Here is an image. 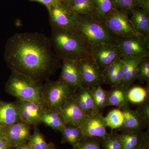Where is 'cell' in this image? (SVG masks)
Here are the masks:
<instances>
[{
  "label": "cell",
  "mask_w": 149,
  "mask_h": 149,
  "mask_svg": "<svg viewBox=\"0 0 149 149\" xmlns=\"http://www.w3.org/2000/svg\"><path fill=\"white\" fill-rule=\"evenodd\" d=\"M120 139L122 149H132L149 140V131H124L120 134Z\"/></svg>",
  "instance_id": "44dd1931"
},
{
  "label": "cell",
  "mask_w": 149,
  "mask_h": 149,
  "mask_svg": "<svg viewBox=\"0 0 149 149\" xmlns=\"http://www.w3.org/2000/svg\"><path fill=\"white\" fill-rule=\"evenodd\" d=\"M116 8L128 13L129 14L137 8V0H114Z\"/></svg>",
  "instance_id": "e575fe53"
},
{
  "label": "cell",
  "mask_w": 149,
  "mask_h": 149,
  "mask_svg": "<svg viewBox=\"0 0 149 149\" xmlns=\"http://www.w3.org/2000/svg\"><path fill=\"white\" fill-rule=\"evenodd\" d=\"M62 143H68L72 147L80 143L84 136L79 126L66 124L61 132Z\"/></svg>",
  "instance_id": "603a6c76"
},
{
  "label": "cell",
  "mask_w": 149,
  "mask_h": 149,
  "mask_svg": "<svg viewBox=\"0 0 149 149\" xmlns=\"http://www.w3.org/2000/svg\"><path fill=\"white\" fill-rule=\"evenodd\" d=\"M133 28L138 35L149 37V13L136 8L129 14Z\"/></svg>",
  "instance_id": "ffe728a7"
},
{
  "label": "cell",
  "mask_w": 149,
  "mask_h": 149,
  "mask_svg": "<svg viewBox=\"0 0 149 149\" xmlns=\"http://www.w3.org/2000/svg\"><path fill=\"white\" fill-rule=\"evenodd\" d=\"M118 60L107 66L102 70V76L104 83L110 85L111 87H114L116 85V77L115 71Z\"/></svg>",
  "instance_id": "4dcf8cb0"
},
{
  "label": "cell",
  "mask_w": 149,
  "mask_h": 149,
  "mask_svg": "<svg viewBox=\"0 0 149 149\" xmlns=\"http://www.w3.org/2000/svg\"><path fill=\"white\" fill-rule=\"evenodd\" d=\"M107 27L116 37H125L139 35L136 33L126 12L115 8L108 14L104 20Z\"/></svg>",
  "instance_id": "8992f818"
},
{
  "label": "cell",
  "mask_w": 149,
  "mask_h": 149,
  "mask_svg": "<svg viewBox=\"0 0 149 149\" xmlns=\"http://www.w3.org/2000/svg\"><path fill=\"white\" fill-rule=\"evenodd\" d=\"M47 149H58L57 148H56L55 146L53 143L52 142L49 143H48V146Z\"/></svg>",
  "instance_id": "bcb514c9"
},
{
  "label": "cell",
  "mask_w": 149,
  "mask_h": 149,
  "mask_svg": "<svg viewBox=\"0 0 149 149\" xmlns=\"http://www.w3.org/2000/svg\"><path fill=\"white\" fill-rule=\"evenodd\" d=\"M97 16L104 21L111 11L116 8L114 0H92Z\"/></svg>",
  "instance_id": "d4e9b609"
},
{
  "label": "cell",
  "mask_w": 149,
  "mask_h": 149,
  "mask_svg": "<svg viewBox=\"0 0 149 149\" xmlns=\"http://www.w3.org/2000/svg\"><path fill=\"white\" fill-rule=\"evenodd\" d=\"M105 117L108 127L112 129H119L124 121L123 113L119 108L112 110Z\"/></svg>",
  "instance_id": "f1b7e54d"
},
{
  "label": "cell",
  "mask_w": 149,
  "mask_h": 149,
  "mask_svg": "<svg viewBox=\"0 0 149 149\" xmlns=\"http://www.w3.org/2000/svg\"><path fill=\"white\" fill-rule=\"evenodd\" d=\"M0 149H13L6 137L0 138Z\"/></svg>",
  "instance_id": "ab89813d"
},
{
  "label": "cell",
  "mask_w": 149,
  "mask_h": 149,
  "mask_svg": "<svg viewBox=\"0 0 149 149\" xmlns=\"http://www.w3.org/2000/svg\"><path fill=\"white\" fill-rule=\"evenodd\" d=\"M83 86L91 88L104 83L102 70L91 56L78 61Z\"/></svg>",
  "instance_id": "8fae6325"
},
{
  "label": "cell",
  "mask_w": 149,
  "mask_h": 149,
  "mask_svg": "<svg viewBox=\"0 0 149 149\" xmlns=\"http://www.w3.org/2000/svg\"><path fill=\"white\" fill-rule=\"evenodd\" d=\"M147 94L144 88L135 86L129 88L128 93V102L134 104H140L146 100Z\"/></svg>",
  "instance_id": "f546056e"
},
{
  "label": "cell",
  "mask_w": 149,
  "mask_h": 149,
  "mask_svg": "<svg viewBox=\"0 0 149 149\" xmlns=\"http://www.w3.org/2000/svg\"><path fill=\"white\" fill-rule=\"evenodd\" d=\"M90 89L97 111L101 112L106 107L107 91L102 88L101 85L92 87Z\"/></svg>",
  "instance_id": "484cf974"
},
{
  "label": "cell",
  "mask_w": 149,
  "mask_h": 149,
  "mask_svg": "<svg viewBox=\"0 0 149 149\" xmlns=\"http://www.w3.org/2000/svg\"><path fill=\"white\" fill-rule=\"evenodd\" d=\"M101 149H122L120 134L117 131L108 133L101 141Z\"/></svg>",
  "instance_id": "4316f807"
},
{
  "label": "cell",
  "mask_w": 149,
  "mask_h": 149,
  "mask_svg": "<svg viewBox=\"0 0 149 149\" xmlns=\"http://www.w3.org/2000/svg\"><path fill=\"white\" fill-rule=\"evenodd\" d=\"M139 105L136 111L149 126V102L145 101Z\"/></svg>",
  "instance_id": "d590c367"
},
{
  "label": "cell",
  "mask_w": 149,
  "mask_h": 149,
  "mask_svg": "<svg viewBox=\"0 0 149 149\" xmlns=\"http://www.w3.org/2000/svg\"><path fill=\"white\" fill-rule=\"evenodd\" d=\"M137 8L149 13V0H137Z\"/></svg>",
  "instance_id": "f35d334b"
},
{
  "label": "cell",
  "mask_w": 149,
  "mask_h": 149,
  "mask_svg": "<svg viewBox=\"0 0 149 149\" xmlns=\"http://www.w3.org/2000/svg\"><path fill=\"white\" fill-rule=\"evenodd\" d=\"M132 149H149V140L136 146Z\"/></svg>",
  "instance_id": "60d3db41"
},
{
  "label": "cell",
  "mask_w": 149,
  "mask_h": 149,
  "mask_svg": "<svg viewBox=\"0 0 149 149\" xmlns=\"http://www.w3.org/2000/svg\"><path fill=\"white\" fill-rule=\"evenodd\" d=\"M59 112L65 125L78 126L80 121L87 115L80 109L73 97L65 103Z\"/></svg>",
  "instance_id": "2e32d148"
},
{
  "label": "cell",
  "mask_w": 149,
  "mask_h": 149,
  "mask_svg": "<svg viewBox=\"0 0 149 149\" xmlns=\"http://www.w3.org/2000/svg\"><path fill=\"white\" fill-rule=\"evenodd\" d=\"M31 2H35L42 4L46 7L47 9L61 3L60 0H29Z\"/></svg>",
  "instance_id": "74e56055"
},
{
  "label": "cell",
  "mask_w": 149,
  "mask_h": 149,
  "mask_svg": "<svg viewBox=\"0 0 149 149\" xmlns=\"http://www.w3.org/2000/svg\"><path fill=\"white\" fill-rule=\"evenodd\" d=\"M66 7L75 15H97L92 0H73Z\"/></svg>",
  "instance_id": "cb8c5ba5"
},
{
  "label": "cell",
  "mask_w": 149,
  "mask_h": 149,
  "mask_svg": "<svg viewBox=\"0 0 149 149\" xmlns=\"http://www.w3.org/2000/svg\"><path fill=\"white\" fill-rule=\"evenodd\" d=\"M146 83V85L144 88L147 94L146 100V101L149 102V82H147Z\"/></svg>",
  "instance_id": "7bdbcfd3"
},
{
  "label": "cell",
  "mask_w": 149,
  "mask_h": 149,
  "mask_svg": "<svg viewBox=\"0 0 149 149\" xmlns=\"http://www.w3.org/2000/svg\"><path fill=\"white\" fill-rule=\"evenodd\" d=\"M138 72V79L140 82H149V57L144 58L139 62Z\"/></svg>",
  "instance_id": "836d02e7"
},
{
  "label": "cell",
  "mask_w": 149,
  "mask_h": 149,
  "mask_svg": "<svg viewBox=\"0 0 149 149\" xmlns=\"http://www.w3.org/2000/svg\"><path fill=\"white\" fill-rule=\"evenodd\" d=\"M73 0H60L61 2L65 7L68 6Z\"/></svg>",
  "instance_id": "f6af8a7d"
},
{
  "label": "cell",
  "mask_w": 149,
  "mask_h": 149,
  "mask_svg": "<svg viewBox=\"0 0 149 149\" xmlns=\"http://www.w3.org/2000/svg\"><path fill=\"white\" fill-rule=\"evenodd\" d=\"M5 137L13 148L27 143L31 136L30 125L22 122L5 127Z\"/></svg>",
  "instance_id": "5bb4252c"
},
{
  "label": "cell",
  "mask_w": 149,
  "mask_h": 149,
  "mask_svg": "<svg viewBox=\"0 0 149 149\" xmlns=\"http://www.w3.org/2000/svg\"><path fill=\"white\" fill-rule=\"evenodd\" d=\"M52 28L72 31L75 24L76 15L62 3L47 9Z\"/></svg>",
  "instance_id": "30bf717a"
},
{
  "label": "cell",
  "mask_w": 149,
  "mask_h": 149,
  "mask_svg": "<svg viewBox=\"0 0 149 149\" xmlns=\"http://www.w3.org/2000/svg\"><path fill=\"white\" fill-rule=\"evenodd\" d=\"M90 55L102 70L121 58L116 42L96 46L91 51Z\"/></svg>",
  "instance_id": "9c48e42d"
},
{
  "label": "cell",
  "mask_w": 149,
  "mask_h": 149,
  "mask_svg": "<svg viewBox=\"0 0 149 149\" xmlns=\"http://www.w3.org/2000/svg\"><path fill=\"white\" fill-rule=\"evenodd\" d=\"M116 42L121 58L149 57V37L137 35L129 37H117Z\"/></svg>",
  "instance_id": "52a82bcc"
},
{
  "label": "cell",
  "mask_w": 149,
  "mask_h": 149,
  "mask_svg": "<svg viewBox=\"0 0 149 149\" xmlns=\"http://www.w3.org/2000/svg\"><path fill=\"white\" fill-rule=\"evenodd\" d=\"M42 123L55 131L61 132L65 124L59 112L44 108L41 113Z\"/></svg>",
  "instance_id": "7402d4cb"
},
{
  "label": "cell",
  "mask_w": 149,
  "mask_h": 149,
  "mask_svg": "<svg viewBox=\"0 0 149 149\" xmlns=\"http://www.w3.org/2000/svg\"><path fill=\"white\" fill-rule=\"evenodd\" d=\"M115 74L116 77V83L115 86L121 85L122 84L123 74H124L123 63L121 58H119L117 61Z\"/></svg>",
  "instance_id": "8d00e7d4"
},
{
  "label": "cell",
  "mask_w": 149,
  "mask_h": 149,
  "mask_svg": "<svg viewBox=\"0 0 149 149\" xmlns=\"http://www.w3.org/2000/svg\"><path fill=\"white\" fill-rule=\"evenodd\" d=\"M15 103L18 107L22 122L35 126L42 123L41 113L44 108L43 105L17 99Z\"/></svg>",
  "instance_id": "7c38bea8"
},
{
  "label": "cell",
  "mask_w": 149,
  "mask_h": 149,
  "mask_svg": "<svg viewBox=\"0 0 149 149\" xmlns=\"http://www.w3.org/2000/svg\"><path fill=\"white\" fill-rule=\"evenodd\" d=\"M21 122L18 107L15 102L0 101V125L6 127Z\"/></svg>",
  "instance_id": "e0dca14e"
},
{
  "label": "cell",
  "mask_w": 149,
  "mask_h": 149,
  "mask_svg": "<svg viewBox=\"0 0 149 149\" xmlns=\"http://www.w3.org/2000/svg\"><path fill=\"white\" fill-rule=\"evenodd\" d=\"M130 87L120 85L112 87L107 91L106 107H117L119 109L128 105V93Z\"/></svg>",
  "instance_id": "ac0fdd59"
},
{
  "label": "cell",
  "mask_w": 149,
  "mask_h": 149,
  "mask_svg": "<svg viewBox=\"0 0 149 149\" xmlns=\"http://www.w3.org/2000/svg\"><path fill=\"white\" fill-rule=\"evenodd\" d=\"M43 88L41 82L22 73L12 71L5 89L7 93L17 99L44 106L42 97Z\"/></svg>",
  "instance_id": "277c9868"
},
{
  "label": "cell",
  "mask_w": 149,
  "mask_h": 149,
  "mask_svg": "<svg viewBox=\"0 0 149 149\" xmlns=\"http://www.w3.org/2000/svg\"><path fill=\"white\" fill-rule=\"evenodd\" d=\"M77 89L60 79L48 80L43 85L42 97L44 108L59 111L63 104L73 97Z\"/></svg>",
  "instance_id": "5b68a950"
},
{
  "label": "cell",
  "mask_w": 149,
  "mask_h": 149,
  "mask_svg": "<svg viewBox=\"0 0 149 149\" xmlns=\"http://www.w3.org/2000/svg\"><path fill=\"white\" fill-rule=\"evenodd\" d=\"M78 91L81 93L85 101L88 109V115H90L98 113L96 109L90 88L82 86L78 89Z\"/></svg>",
  "instance_id": "1f68e13d"
},
{
  "label": "cell",
  "mask_w": 149,
  "mask_h": 149,
  "mask_svg": "<svg viewBox=\"0 0 149 149\" xmlns=\"http://www.w3.org/2000/svg\"><path fill=\"white\" fill-rule=\"evenodd\" d=\"M60 79L68 85L78 89L83 86L79 62L74 60H62Z\"/></svg>",
  "instance_id": "4fadbf2b"
},
{
  "label": "cell",
  "mask_w": 149,
  "mask_h": 149,
  "mask_svg": "<svg viewBox=\"0 0 149 149\" xmlns=\"http://www.w3.org/2000/svg\"><path fill=\"white\" fill-rule=\"evenodd\" d=\"M101 139L95 137H84L73 149H101Z\"/></svg>",
  "instance_id": "d6a6232c"
},
{
  "label": "cell",
  "mask_w": 149,
  "mask_h": 149,
  "mask_svg": "<svg viewBox=\"0 0 149 149\" xmlns=\"http://www.w3.org/2000/svg\"><path fill=\"white\" fill-rule=\"evenodd\" d=\"M146 57L139 56L134 58H121L123 63L124 74L121 85L130 87L138 79V65L140 61Z\"/></svg>",
  "instance_id": "d6986e66"
},
{
  "label": "cell",
  "mask_w": 149,
  "mask_h": 149,
  "mask_svg": "<svg viewBox=\"0 0 149 149\" xmlns=\"http://www.w3.org/2000/svg\"><path fill=\"white\" fill-rule=\"evenodd\" d=\"M76 15L72 31L90 54L96 46L116 42L117 37L97 15Z\"/></svg>",
  "instance_id": "7a4b0ae2"
},
{
  "label": "cell",
  "mask_w": 149,
  "mask_h": 149,
  "mask_svg": "<svg viewBox=\"0 0 149 149\" xmlns=\"http://www.w3.org/2000/svg\"><path fill=\"white\" fill-rule=\"evenodd\" d=\"M79 127L84 137H95L103 139L107 132L105 117L101 112L92 115H87L80 121Z\"/></svg>",
  "instance_id": "ba28073f"
},
{
  "label": "cell",
  "mask_w": 149,
  "mask_h": 149,
  "mask_svg": "<svg viewBox=\"0 0 149 149\" xmlns=\"http://www.w3.org/2000/svg\"><path fill=\"white\" fill-rule=\"evenodd\" d=\"M49 39L53 50L60 59L79 61L91 56L72 31L52 28Z\"/></svg>",
  "instance_id": "3957f363"
},
{
  "label": "cell",
  "mask_w": 149,
  "mask_h": 149,
  "mask_svg": "<svg viewBox=\"0 0 149 149\" xmlns=\"http://www.w3.org/2000/svg\"><path fill=\"white\" fill-rule=\"evenodd\" d=\"M27 143L32 149H47L48 146L45 136L37 126L34 127L33 133Z\"/></svg>",
  "instance_id": "83f0119b"
},
{
  "label": "cell",
  "mask_w": 149,
  "mask_h": 149,
  "mask_svg": "<svg viewBox=\"0 0 149 149\" xmlns=\"http://www.w3.org/2000/svg\"><path fill=\"white\" fill-rule=\"evenodd\" d=\"M120 109L124 116L123 124L119 129L120 131H138L149 128L148 125L143 118L136 110L131 109L128 105L123 107Z\"/></svg>",
  "instance_id": "9a60e30c"
},
{
  "label": "cell",
  "mask_w": 149,
  "mask_h": 149,
  "mask_svg": "<svg viewBox=\"0 0 149 149\" xmlns=\"http://www.w3.org/2000/svg\"><path fill=\"white\" fill-rule=\"evenodd\" d=\"M13 149H32L29 146V144L27 142L21 144L19 146H17L15 148H13Z\"/></svg>",
  "instance_id": "b9f144b4"
},
{
  "label": "cell",
  "mask_w": 149,
  "mask_h": 149,
  "mask_svg": "<svg viewBox=\"0 0 149 149\" xmlns=\"http://www.w3.org/2000/svg\"><path fill=\"white\" fill-rule=\"evenodd\" d=\"M5 127L0 125V138L5 137Z\"/></svg>",
  "instance_id": "ee69618b"
},
{
  "label": "cell",
  "mask_w": 149,
  "mask_h": 149,
  "mask_svg": "<svg viewBox=\"0 0 149 149\" xmlns=\"http://www.w3.org/2000/svg\"><path fill=\"white\" fill-rule=\"evenodd\" d=\"M5 59L11 71L41 82L47 80L60 67V59L52 48L49 37L40 32L17 33L9 38Z\"/></svg>",
  "instance_id": "6da1fadb"
}]
</instances>
